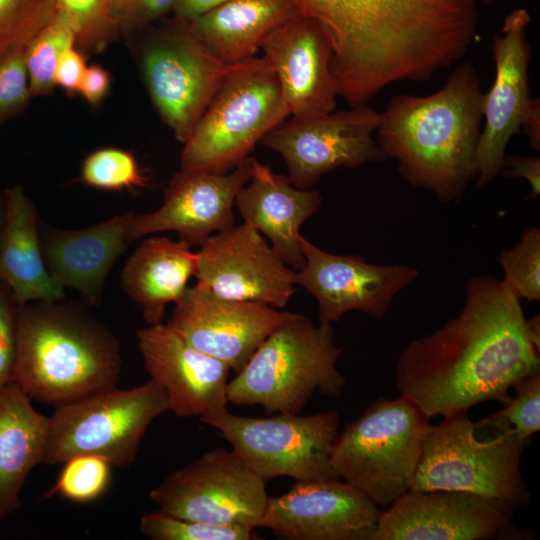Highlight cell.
<instances>
[{"label":"cell","mask_w":540,"mask_h":540,"mask_svg":"<svg viewBox=\"0 0 540 540\" xmlns=\"http://www.w3.org/2000/svg\"><path fill=\"white\" fill-rule=\"evenodd\" d=\"M293 314L265 304L218 297L195 285L175 303L167 324L192 346L237 373Z\"/></svg>","instance_id":"19"},{"label":"cell","mask_w":540,"mask_h":540,"mask_svg":"<svg viewBox=\"0 0 540 540\" xmlns=\"http://www.w3.org/2000/svg\"><path fill=\"white\" fill-rule=\"evenodd\" d=\"M63 467L44 498L60 496L76 503H90L104 494L111 480L112 465L95 455H77Z\"/></svg>","instance_id":"32"},{"label":"cell","mask_w":540,"mask_h":540,"mask_svg":"<svg viewBox=\"0 0 540 540\" xmlns=\"http://www.w3.org/2000/svg\"><path fill=\"white\" fill-rule=\"evenodd\" d=\"M499 263L503 281L522 301L540 300V228L525 229L520 240L510 249L502 250Z\"/></svg>","instance_id":"35"},{"label":"cell","mask_w":540,"mask_h":540,"mask_svg":"<svg viewBox=\"0 0 540 540\" xmlns=\"http://www.w3.org/2000/svg\"><path fill=\"white\" fill-rule=\"evenodd\" d=\"M6 221L0 243V280L22 306L64 300L65 289L49 275L41 249L37 209L20 185L5 189Z\"/></svg>","instance_id":"25"},{"label":"cell","mask_w":540,"mask_h":540,"mask_svg":"<svg viewBox=\"0 0 540 540\" xmlns=\"http://www.w3.org/2000/svg\"><path fill=\"white\" fill-rule=\"evenodd\" d=\"M111 77L102 66L93 64L86 67L79 91L83 98L91 105L98 106L108 94Z\"/></svg>","instance_id":"42"},{"label":"cell","mask_w":540,"mask_h":540,"mask_svg":"<svg viewBox=\"0 0 540 540\" xmlns=\"http://www.w3.org/2000/svg\"><path fill=\"white\" fill-rule=\"evenodd\" d=\"M514 395L498 411L524 439L540 430V370L520 378L512 386Z\"/></svg>","instance_id":"37"},{"label":"cell","mask_w":540,"mask_h":540,"mask_svg":"<svg viewBox=\"0 0 540 540\" xmlns=\"http://www.w3.org/2000/svg\"><path fill=\"white\" fill-rule=\"evenodd\" d=\"M57 0H0V61L55 16Z\"/></svg>","instance_id":"34"},{"label":"cell","mask_w":540,"mask_h":540,"mask_svg":"<svg viewBox=\"0 0 540 540\" xmlns=\"http://www.w3.org/2000/svg\"><path fill=\"white\" fill-rule=\"evenodd\" d=\"M381 510L338 479L296 481L268 498L258 528L288 540H372Z\"/></svg>","instance_id":"18"},{"label":"cell","mask_w":540,"mask_h":540,"mask_svg":"<svg viewBox=\"0 0 540 540\" xmlns=\"http://www.w3.org/2000/svg\"><path fill=\"white\" fill-rule=\"evenodd\" d=\"M248 182L234 202L243 221L270 239L284 263L300 270L305 263L300 227L320 208L321 193L295 187L288 176L275 174L253 157Z\"/></svg>","instance_id":"24"},{"label":"cell","mask_w":540,"mask_h":540,"mask_svg":"<svg viewBox=\"0 0 540 540\" xmlns=\"http://www.w3.org/2000/svg\"><path fill=\"white\" fill-rule=\"evenodd\" d=\"M503 177H520L531 188L529 198L535 199L540 193V158L536 156H506L500 174Z\"/></svg>","instance_id":"41"},{"label":"cell","mask_w":540,"mask_h":540,"mask_svg":"<svg viewBox=\"0 0 540 540\" xmlns=\"http://www.w3.org/2000/svg\"><path fill=\"white\" fill-rule=\"evenodd\" d=\"M485 3H489L491 0H482Z\"/></svg>","instance_id":"45"},{"label":"cell","mask_w":540,"mask_h":540,"mask_svg":"<svg viewBox=\"0 0 540 540\" xmlns=\"http://www.w3.org/2000/svg\"><path fill=\"white\" fill-rule=\"evenodd\" d=\"M26 45L12 50L0 61V128L20 115L33 98L25 63Z\"/></svg>","instance_id":"36"},{"label":"cell","mask_w":540,"mask_h":540,"mask_svg":"<svg viewBox=\"0 0 540 540\" xmlns=\"http://www.w3.org/2000/svg\"><path fill=\"white\" fill-rule=\"evenodd\" d=\"M429 424L430 418L406 397H380L338 433L332 468L379 508H387L410 490Z\"/></svg>","instance_id":"8"},{"label":"cell","mask_w":540,"mask_h":540,"mask_svg":"<svg viewBox=\"0 0 540 540\" xmlns=\"http://www.w3.org/2000/svg\"><path fill=\"white\" fill-rule=\"evenodd\" d=\"M144 366L150 379L166 392L169 411L182 418L227 409L231 368L188 343L167 323L137 331Z\"/></svg>","instance_id":"21"},{"label":"cell","mask_w":540,"mask_h":540,"mask_svg":"<svg viewBox=\"0 0 540 540\" xmlns=\"http://www.w3.org/2000/svg\"><path fill=\"white\" fill-rule=\"evenodd\" d=\"M380 112L368 103L347 110L283 120L260 144L281 155L291 183L309 189L338 168L353 169L386 159L373 138Z\"/></svg>","instance_id":"14"},{"label":"cell","mask_w":540,"mask_h":540,"mask_svg":"<svg viewBox=\"0 0 540 540\" xmlns=\"http://www.w3.org/2000/svg\"><path fill=\"white\" fill-rule=\"evenodd\" d=\"M530 20L526 8L513 10L504 19L501 34H496L491 43L496 73L484 94L485 124L476 154L477 189L500 174L507 144L521 130L531 147L540 150V101L531 98L528 78Z\"/></svg>","instance_id":"12"},{"label":"cell","mask_w":540,"mask_h":540,"mask_svg":"<svg viewBox=\"0 0 540 540\" xmlns=\"http://www.w3.org/2000/svg\"><path fill=\"white\" fill-rule=\"evenodd\" d=\"M140 59L154 106L176 140L185 144L233 65L208 50L190 21L175 17L152 30Z\"/></svg>","instance_id":"11"},{"label":"cell","mask_w":540,"mask_h":540,"mask_svg":"<svg viewBox=\"0 0 540 540\" xmlns=\"http://www.w3.org/2000/svg\"><path fill=\"white\" fill-rule=\"evenodd\" d=\"M303 267L295 272L318 304V322L332 325L350 311L374 319L386 316L393 298L418 277L409 265H374L356 254L326 252L302 237Z\"/></svg>","instance_id":"17"},{"label":"cell","mask_w":540,"mask_h":540,"mask_svg":"<svg viewBox=\"0 0 540 540\" xmlns=\"http://www.w3.org/2000/svg\"><path fill=\"white\" fill-rule=\"evenodd\" d=\"M177 0H116L113 21L118 34L140 30L172 11Z\"/></svg>","instance_id":"39"},{"label":"cell","mask_w":540,"mask_h":540,"mask_svg":"<svg viewBox=\"0 0 540 540\" xmlns=\"http://www.w3.org/2000/svg\"><path fill=\"white\" fill-rule=\"evenodd\" d=\"M149 497L177 517L256 529L269 495L266 482L232 449L216 448L170 473Z\"/></svg>","instance_id":"13"},{"label":"cell","mask_w":540,"mask_h":540,"mask_svg":"<svg viewBox=\"0 0 540 540\" xmlns=\"http://www.w3.org/2000/svg\"><path fill=\"white\" fill-rule=\"evenodd\" d=\"M342 353L332 325L294 313L228 382V402L299 414L315 392L338 398L346 384L337 367Z\"/></svg>","instance_id":"6"},{"label":"cell","mask_w":540,"mask_h":540,"mask_svg":"<svg viewBox=\"0 0 540 540\" xmlns=\"http://www.w3.org/2000/svg\"><path fill=\"white\" fill-rule=\"evenodd\" d=\"M251 157L227 173L179 170L155 211L134 214L131 239L162 231H175L190 247L200 246L214 232L235 225L233 205L250 179Z\"/></svg>","instance_id":"20"},{"label":"cell","mask_w":540,"mask_h":540,"mask_svg":"<svg viewBox=\"0 0 540 540\" xmlns=\"http://www.w3.org/2000/svg\"><path fill=\"white\" fill-rule=\"evenodd\" d=\"M21 305L0 280V389L12 381Z\"/></svg>","instance_id":"38"},{"label":"cell","mask_w":540,"mask_h":540,"mask_svg":"<svg viewBox=\"0 0 540 540\" xmlns=\"http://www.w3.org/2000/svg\"><path fill=\"white\" fill-rule=\"evenodd\" d=\"M484 92L470 62L456 67L441 89L427 96L397 95L380 113L378 145L397 161L402 179L458 203L475 180Z\"/></svg>","instance_id":"3"},{"label":"cell","mask_w":540,"mask_h":540,"mask_svg":"<svg viewBox=\"0 0 540 540\" xmlns=\"http://www.w3.org/2000/svg\"><path fill=\"white\" fill-rule=\"evenodd\" d=\"M227 0H177L172 12L174 17L184 21H193Z\"/></svg>","instance_id":"43"},{"label":"cell","mask_w":540,"mask_h":540,"mask_svg":"<svg viewBox=\"0 0 540 540\" xmlns=\"http://www.w3.org/2000/svg\"><path fill=\"white\" fill-rule=\"evenodd\" d=\"M261 48L290 114L311 117L334 111L339 91L331 70L333 51L317 20L298 14L268 34Z\"/></svg>","instance_id":"22"},{"label":"cell","mask_w":540,"mask_h":540,"mask_svg":"<svg viewBox=\"0 0 540 540\" xmlns=\"http://www.w3.org/2000/svg\"><path fill=\"white\" fill-rule=\"evenodd\" d=\"M167 411V394L152 379L130 389L114 386L57 406L48 417L42 464L95 455L112 467H127L135 461L150 424Z\"/></svg>","instance_id":"9"},{"label":"cell","mask_w":540,"mask_h":540,"mask_svg":"<svg viewBox=\"0 0 540 540\" xmlns=\"http://www.w3.org/2000/svg\"><path fill=\"white\" fill-rule=\"evenodd\" d=\"M81 179L90 187L114 191H135L148 181L132 153L111 147L93 151L84 159Z\"/></svg>","instance_id":"33"},{"label":"cell","mask_w":540,"mask_h":540,"mask_svg":"<svg viewBox=\"0 0 540 540\" xmlns=\"http://www.w3.org/2000/svg\"><path fill=\"white\" fill-rule=\"evenodd\" d=\"M76 45L74 31L59 14L26 45L25 63L32 97L45 96L56 86L55 72L61 54Z\"/></svg>","instance_id":"29"},{"label":"cell","mask_w":540,"mask_h":540,"mask_svg":"<svg viewBox=\"0 0 540 540\" xmlns=\"http://www.w3.org/2000/svg\"><path fill=\"white\" fill-rule=\"evenodd\" d=\"M468 412L429 424L411 491L451 490L501 500L516 510L530 504L521 458L531 440L498 412L479 421Z\"/></svg>","instance_id":"5"},{"label":"cell","mask_w":540,"mask_h":540,"mask_svg":"<svg viewBox=\"0 0 540 540\" xmlns=\"http://www.w3.org/2000/svg\"><path fill=\"white\" fill-rule=\"evenodd\" d=\"M201 420L217 429L265 482L281 476L296 481L338 479L331 465L340 426L336 411L306 416L279 412L258 418L224 409Z\"/></svg>","instance_id":"10"},{"label":"cell","mask_w":540,"mask_h":540,"mask_svg":"<svg viewBox=\"0 0 540 540\" xmlns=\"http://www.w3.org/2000/svg\"><path fill=\"white\" fill-rule=\"evenodd\" d=\"M116 0H57L56 13L75 34L76 47L100 51L119 34L113 21Z\"/></svg>","instance_id":"30"},{"label":"cell","mask_w":540,"mask_h":540,"mask_svg":"<svg viewBox=\"0 0 540 540\" xmlns=\"http://www.w3.org/2000/svg\"><path fill=\"white\" fill-rule=\"evenodd\" d=\"M298 14L289 0H227L190 24L217 59L234 65L254 57L268 34Z\"/></svg>","instance_id":"28"},{"label":"cell","mask_w":540,"mask_h":540,"mask_svg":"<svg viewBox=\"0 0 540 540\" xmlns=\"http://www.w3.org/2000/svg\"><path fill=\"white\" fill-rule=\"evenodd\" d=\"M48 417L14 382L0 389V523L21 505L32 469L42 464Z\"/></svg>","instance_id":"27"},{"label":"cell","mask_w":540,"mask_h":540,"mask_svg":"<svg viewBox=\"0 0 540 540\" xmlns=\"http://www.w3.org/2000/svg\"><path fill=\"white\" fill-rule=\"evenodd\" d=\"M86 70L85 58L76 45L68 47L60 56L55 72V82L67 93H78Z\"/></svg>","instance_id":"40"},{"label":"cell","mask_w":540,"mask_h":540,"mask_svg":"<svg viewBox=\"0 0 540 540\" xmlns=\"http://www.w3.org/2000/svg\"><path fill=\"white\" fill-rule=\"evenodd\" d=\"M289 115L278 77L264 56L233 65L184 144L181 170H233Z\"/></svg>","instance_id":"7"},{"label":"cell","mask_w":540,"mask_h":540,"mask_svg":"<svg viewBox=\"0 0 540 540\" xmlns=\"http://www.w3.org/2000/svg\"><path fill=\"white\" fill-rule=\"evenodd\" d=\"M183 240L167 237L143 239L126 261L121 284L142 308L148 325L163 322L166 306L184 295L190 277L197 271V252Z\"/></svg>","instance_id":"26"},{"label":"cell","mask_w":540,"mask_h":540,"mask_svg":"<svg viewBox=\"0 0 540 540\" xmlns=\"http://www.w3.org/2000/svg\"><path fill=\"white\" fill-rule=\"evenodd\" d=\"M140 532L152 540H251L254 528L242 525H219L174 516L165 511L144 514Z\"/></svg>","instance_id":"31"},{"label":"cell","mask_w":540,"mask_h":540,"mask_svg":"<svg viewBox=\"0 0 540 540\" xmlns=\"http://www.w3.org/2000/svg\"><path fill=\"white\" fill-rule=\"evenodd\" d=\"M116 336L82 305L34 301L20 308L12 382L31 399L61 406L116 386Z\"/></svg>","instance_id":"4"},{"label":"cell","mask_w":540,"mask_h":540,"mask_svg":"<svg viewBox=\"0 0 540 540\" xmlns=\"http://www.w3.org/2000/svg\"><path fill=\"white\" fill-rule=\"evenodd\" d=\"M197 251L196 286L218 297L283 308L295 292V270L251 225L209 236Z\"/></svg>","instance_id":"16"},{"label":"cell","mask_w":540,"mask_h":540,"mask_svg":"<svg viewBox=\"0 0 540 540\" xmlns=\"http://www.w3.org/2000/svg\"><path fill=\"white\" fill-rule=\"evenodd\" d=\"M6 221V194L5 190L0 192V243L2 239V234L4 231Z\"/></svg>","instance_id":"44"},{"label":"cell","mask_w":540,"mask_h":540,"mask_svg":"<svg viewBox=\"0 0 540 540\" xmlns=\"http://www.w3.org/2000/svg\"><path fill=\"white\" fill-rule=\"evenodd\" d=\"M133 216V212L123 213L75 230L39 223L43 259L51 278L64 289L78 291L91 305L99 306L108 273L133 243Z\"/></svg>","instance_id":"23"},{"label":"cell","mask_w":540,"mask_h":540,"mask_svg":"<svg viewBox=\"0 0 540 540\" xmlns=\"http://www.w3.org/2000/svg\"><path fill=\"white\" fill-rule=\"evenodd\" d=\"M515 509L481 495L411 491L381 510L372 540L530 539L513 523Z\"/></svg>","instance_id":"15"},{"label":"cell","mask_w":540,"mask_h":540,"mask_svg":"<svg viewBox=\"0 0 540 540\" xmlns=\"http://www.w3.org/2000/svg\"><path fill=\"white\" fill-rule=\"evenodd\" d=\"M289 1L326 30L339 96L350 106L394 82L451 67L478 29L477 0Z\"/></svg>","instance_id":"2"},{"label":"cell","mask_w":540,"mask_h":540,"mask_svg":"<svg viewBox=\"0 0 540 540\" xmlns=\"http://www.w3.org/2000/svg\"><path fill=\"white\" fill-rule=\"evenodd\" d=\"M540 370V340L521 300L502 279L471 277L457 316L408 343L395 367L401 396L431 418L468 412L484 401L501 405L520 378Z\"/></svg>","instance_id":"1"}]
</instances>
